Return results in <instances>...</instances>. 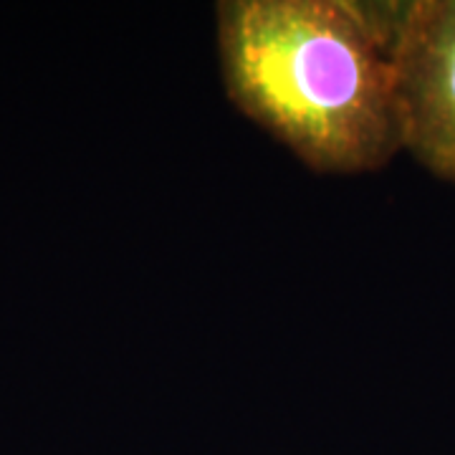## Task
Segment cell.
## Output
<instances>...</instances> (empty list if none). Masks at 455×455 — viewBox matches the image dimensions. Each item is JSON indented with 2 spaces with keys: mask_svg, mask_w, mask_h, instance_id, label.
Returning <instances> with one entry per match:
<instances>
[{
  "mask_svg": "<svg viewBox=\"0 0 455 455\" xmlns=\"http://www.w3.org/2000/svg\"><path fill=\"white\" fill-rule=\"evenodd\" d=\"M400 13L352 0H226L215 18L228 97L314 172H374L403 152Z\"/></svg>",
  "mask_w": 455,
  "mask_h": 455,
  "instance_id": "6da1fadb",
  "label": "cell"
},
{
  "mask_svg": "<svg viewBox=\"0 0 455 455\" xmlns=\"http://www.w3.org/2000/svg\"><path fill=\"white\" fill-rule=\"evenodd\" d=\"M392 66L403 149L455 182V0L403 5Z\"/></svg>",
  "mask_w": 455,
  "mask_h": 455,
  "instance_id": "7a4b0ae2",
  "label": "cell"
}]
</instances>
